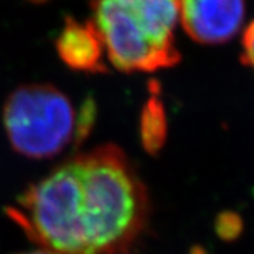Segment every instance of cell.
Listing matches in <instances>:
<instances>
[{
  "mask_svg": "<svg viewBox=\"0 0 254 254\" xmlns=\"http://www.w3.org/2000/svg\"><path fill=\"white\" fill-rule=\"evenodd\" d=\"M245 0H180L184 31L202 46L230 41L243 26Z\"/></svg>",
  "mask_w": 254,
  "mask_h": 254,
  "instance_id": "4",
  "label": "cell"
},
{
  "mask_svg": "<svg viewBox=\"0 0 254 254\" xmlns=\"http://www.w3.org/2000/svg\"><path fill=\"white\" fill-rule=\"evenodd\" d=\"M240 220L235 215H223L219 219L218 230L219 235L222 237H235L240 232Z\"/></svg>",
  "mask_w": 254,
  "mask_h": 254,
  "instance_id": "8",
  "label": "cell"
},
{
  "mask_svg": "<svg viewBox=\"0 0 254 254\" xmlns=\"http://www.w3.org/2000/svg\"><path fill=\"white\" fill-rule=\"evenodd\" d=\"M140 134L143 147L150 154H157L163 148L167 136V118L155 82L150 83V98L141 110Z\"/></svg>",
  "mask_w": 254,
  "mask_h": 254,
  "instance_id": "6",
  "label": "cell"
},
{
  "mask_svg": "<svg viewBox=\"0 0 254 254\" xmlns=\"http://www.w3.org/2000/svg\"><path fill=\"white\" fill-rule=\"evenodd\" d=\"M55 50L68 68L86 73L106 72L105 46L92 20L66 17L55 40Z\"/></svg>",
  "mask_w": 254,
  "mask_h": 254,
  "instance_id": "5",
  "label": "cell"
},
{
  "mask_svg": "<svg viewBox=\"0 0 254 254\" xmlns=\"http://www.w3.org/2000/svg\"><path fill=\"white\" fill-rule=\"evenodd\" d=\"M54 193L66 254H123L147 222L144 184L116 145L60 165Z\"/></svg>",
  "mask_w": 254,
  "mask_h": 254,
  "instance_id": "1",
  "label": "cell"
},
{
  "mask_svg": "<svg viewBox=\"0 0 254 254\" xmlns=\"http://www.w3.org/2000/svg\"><path fill=\"white\" fill-rule=\"evenodd\" d=\"M242 63L254 71V20L246 27L242 38Z\"/></svg>",
  "mask_w": 254,
  "mask_h": 254,
  "instance_id": "7",
  "label": "cell"
},
{
  "mask_svg": "<svg viewBox=\"0 0 254 254\" xmlns=\"http://www.w3.org/2000/svg\"><path fill=\"white\" fill-rule=\"evenodd\" d=\"M96 105L83 102L76 112L69 98L47 83L20 86L3 109V123L13 148L24 157L44 160L58 155L71 143L79 144L89 134Z\"/></svg>",
  "mask_w": 254,
  "mask_h": 254,
  "instance_id": "3",
  "label": "cell"
},
{
  "mask_svg": "<svg viewBox=\"0 0 254 254\" xmlns=\"http://www.w3.org/2000/svg\"><path fill=\"white\" fill-rule=\"evenodd\" d=\"M92 21L112 65L122 72H155L181 61L175 43L180 0H93Z\"/></svg>",
  "mask_w": 254,
  "mask_h": 254,
  "instance_id": "2",
  "label": "cell"
}]
</instances>
